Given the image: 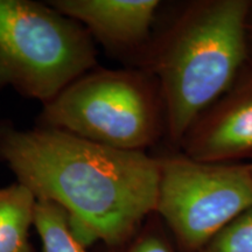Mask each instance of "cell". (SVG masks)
Listing matches in <instances>:
<instances>
[{
    "mask_svg": "<svg viewBox=\"0 0 252 252\" xmlns=\"http://www.w3.org/2000/svg\"><path fill=\"white\" fill-rule=\"evenodd\" d=\"M250 166H251V171H252V162L250 163Z\"/></svg>",
    "mask_w": 252,
    "mask_h": 252,
    "instance_id": "cell-13",
    "label": "cell"
},
{
    "mask_svg": "<svg viewBox=\"0 0 252 252\" xmlns=\"http://www.w3.org/2000/svg\"><path fill=\"white\" fill-rule=\"evenodd\" d=\"M248 39H249V48H250V55H252V2L250 12H249L248 18Z\"/></svg>",
    "mask_w": 252,
    "mask_h": 252,
    "instance_id": "cell-12",
    "label": "cell"
},
{
    "mask_svg": "<svg viewBox=\"0 0 252 252\" xmlns=\"http://www.w3.org/2000/svg\"><path fill=\"white\" fill-rule=\"evenodd\" d=\"M36 203L34 194L18 181L0 187V252H34L31 230Z\"/></svg>",
    "mask_w": 252,
    "mask_h": 252,
    "instance_id": "cell-8",
    "label": "cell"
},
{
    "mask_svg": "<svg viewBox=\"0 0 252 252\" xmlns=\"http://www.w3.org/2000/svg\"><path fill=\"white\" fill-rule=\"evenodd\" d=\"M49 5L80 23L94 40L119 54L138 53L151 42L158 0H50Z\"/></svg>",
    "mask_w": 252,
    "mask_h": 252,
    "instance_id": "cell-7",
    "label": "cell"
},
{
    "mask_svg": "<svg viewBox=\"0 0 252 252\" xmlns=\"http://www.w3.org/2000/svg\"><path fill=\"white\" fill-rule=\"evenodd\" d=\"M178 149L206 162L252 157V55L229 89L191 124Z\"/></svg>",
    "mask_w": 252,
    "mask_h": 252,
    "instance_id": "cell-6",
    "label": "cell"
},
{
    "mask_svg": "<svg viewBox=\"0 0 252 252\" xmlns=\"http://www.w3.org/2000/svg\"><path fill=\"white\" fill-rule=\"evenodd\" d=\"M97 67L89 32L48 2L0 0V90L45 105Z\"/></svg>",
    "mask_w": 252,
    "mask_h": 252,
    "instance_id": "cell-4",
    "label": "cell"
},
{
    "mask_svg": "<svg viewBox=\"0 0 252 252\" xmlns=\"http://www.w3.org/2000/svg\"><path fill=\"white\" fill-rule=\"evenodd\" d=\"M156 214L182 252H201L252 206L250 163L206 162L185 154L160 157Z\"/></svg>",
    "mask_w": 252,
    "mask_h": 252,
    "instance_id": "cell-5",
    "label": "cell"
},
{
    "mask_svg": "<svg viewBox=\"0 0 252 252\" xmlns=\"http://www.w3.org/2000/svg\"><path fill=\"white\" fill-rule=\"evenodd\" d=\"M123 252H175L156 224H143L137 235L123 247Z\"/></svg>",
    "mask_w": 252,
    "mask_h": 252,
    "instance_id": "cell-11",
    "label": "cell"
},
{
    "mask_svg": "<svg viewBox=\"0 0 252 252\" xmlns=\"http://www.w3.org/2000/svg\"><path fill=\"white\" fill-rule=\"evenodd\" d=\"M201 252H252V206L220 230Z\"/></svg>",
    "mask_w": 252,
    "mask_h": 252,
    "instance_id": "cell-10",
    "label": "cell"
},
{
    "mask_svg": "<svg viewBox=\"0 0 252 252\" xmlns=\"http://www.w3.org/2000/svg\"><path fill=\"white\" fill-rule=\"evenodd\" d=\"M250 0L188 4L139 56L159 86L166 137L179 147L191 124L220 98L250 58Z\"/></svg>",
    "mask_w": 252,
    "mask_h": 252,
    "instance_id": "cell-2",
    "label": "cell"
},
{
    "mask_svg": "<svg viewBox=\"0 0 252 252\" xmlns=\"http://www.w3.org/2000/svg\"><path fill=\"white\" fill-rule=\"evenodd\" d=\"M34 230L39 236L42 252H88L74 234L67 213L58 204L37 201Z\"/></svg>",
    "mask_w": 252,
    "mask_h": 252,
    "instance_id": "cell-9",
    "label": "cell"
},
{
    "mask_svg": "<svg viewBox=\"0 0 252 252\" xmlns=\"http://www.w3.org/2000/svg\"><path fill=\"white\" fill-rule=\"evenodd\" d=\"M0 162L37 201L61 207L88 248H123L156 213L159 158L94 143L58 128L0 121Z\"/></svg>",
    "mask_w": 252,
    "mask_h": 252,
    "instance_id": "cell-1",
    "label": "cell"
},
{
    "mask_svg": "<svg viewBox=\"0 0 252 252\" xmlns=\"http://www.w3.org/2000/svg\"><path fill=\"white\" fill-rule=\"evenodd\" d=\"M41 126L145 152L166 134L159 86L144 69H94L43 105Z\"/></svg>",
    "mask_w": 252,
    "mask_h": 252,
    "instance_id": "cell-3",
    "label": "cell"
}]
</instances>
